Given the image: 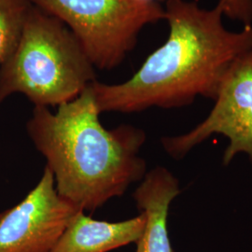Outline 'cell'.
I'll list each match as a JSON object with an SVG mask.
<instances>
[{"instance_id": "cell-1", "label": "cell", "mask_w": 252, "mask_h": 252, "mask_svg": "<svg viewBox=\"0 0 252 252\" xmlns=\"http://www.w3.org/2000/svg\"><path fill=\"white\" fill-rule=\"evenodd\" d=\"M223 17L218 5L205 9L197 1H167L165 42L128 81L91 84L100 112L135 113L186 107L200 96L215 99L231 64L252 49V26L232 31Z\"/></svg>"}, {"instance_id": "cell-2", "label": "cell", "mask_w": 252, "mask_h": 252, "mask_svg": "<svg viewBox=\"0 0 252 252\" xmlns=\"http://www.w3.org/2000/svg\"><path fill=\"white\" fill-rule=\"evenodd\" d=\"M91 85L57 107H34L27 132L54 174L58 193L82 211L94 212L143 180L147 163L139 156L147 135L122 125L107 129L100 122Z\"/></svg>"}, {"instance_id": "cell-3", "label": "cell", "mask_w": 252, "mask_h": 252, "mask_svg": "<svg viewBox=\"0 0 252 252\" xmlns=\"http://www.w3.org/2000/svg\"><path fill=\"white\" fill-rule=\"evenodd\" d=\"M95 81V67L70 29L32 4L18 45L0 66V103L22 94L35 107H59Z\"/></svg>"}, {"instance_id": "cell-4", "label": "cell", "mask_w": 252, "mask_h": 252, "mask_svg": "<svg viewBox=\"0 0 252 252\" xmlns=\"http://www.w3.org/2000/svg\"><path fill=\"white\" fill-rule=\"evenodd\" d=\"M70 29L95 68L117 67L145 27L164 20L153 0H30Z\"/></svg>"}, {"instance_id": "cell-5", "label": "cell", "mask_w": 252, "mask_h": 252, "mask_svg": "<svg viewBox=\"0 0 252 252\" xmlns=\"http://www.w3.org/2000/svg\"><path fill=\"white\" fill-rule=\"evenodd\" d=\"M213 135H224L229 141L223 165L240 153L247 154L252 163V49L227 70L207 118L188 133L163 136L161 142L165 153L180 160Z\"/></svg>"}, {"instance_id": "cell-6", "label": "cell", "mask_w": 252, "mask_h": 252, "mask_svg": "<svg viewBox=\"0 0 252 252\" xmlns=\"http://www.w3.org/2000/svg\"><path fill=\"white\" fill-rule=\"evenodd\" d=\"M80 211L58 193L54 174L45 166L25 198L0 211V252H51Z\"/></svg>"}, {"instance_id": "cell-7", "label": "cell", "mask_w": 252, "mask_h": 252, "mask_svg": "<svg viewBox=\"0 0 252 252\" xmlns=\"http://www.w3.org/2000/svg\"><path fill=\"white\" fill-rule=\"evenodd\" d=\"M180 193V181L165 167L157 166L146 173L133 193L145 216L144 229L135 242L136 252H173L167 220L172 201Z\"/></svg>"}, {"instance_id": "cell-8", "label": "cell", "mask_w": 252, "mask_h": 252, "mask_svg": "<svg viewBox=\"0 0 252 252\" xmlns=\"http://www.w3.org/2000/svg\"><path fill=\"white\" fill-rule=\"evenodd\" d=\"M145 216L118 222L97 220L80 211L51 252H109L135 243L144 229Z\"/></svg>"}, {"instance_id": "cell-9", "label": "cell", "mask_w": 252, "mask_h": 252, "mask_svg": "<svg viewBox=\"0 0 252 252\" xmlns=\"http://www.w3.org/2000/svg\"><path fill=\"white\" fill-rule=\"evenodd\" d=\"M31 7L30 0H0V66L18 45Z\"/></svg>"}, {"instance_id": "cell-10", "label": "cell", "mask_w": 252, "mask_h": 252, "mask_svg": "<svg viewBox=\"0 0 252 252\" xmlns=\"http://www.w3.org/2000/svg\"><path fill=\"white\" fill-rule=\"evenodd\" d=\"M217 5L227 18L243 25L252 23V0H219Z\"/></svg>"}, {"instance_id": "cell-11", "label": "cell", "mask_w": 252, "mask_h": 252, "mask_svg": "<svg viewBox=\"0 0 252 252\" xmlns=\"http://www.w3.org/2000/svg\"><path fill=\"white\" fill-rule=\"evenodd\" d=\"M153 1H155V2H158V3L162 4V3H166V2L169 1V0H153Z\"/></svg>"}, {"instance_id": "cell-12", "label": "cell", "mask_w": 252, "mask_h": 252, "mask_svg": "<svg viewBox=\"0 0 252 252\" xmlns=\"http://www.w3.org/2000/svg\"><path fill=\"white\" fill-rule=\"evenodd\" d=\"M0 150H1V144H0Z\"/></svg>"}]
</instances>
